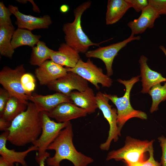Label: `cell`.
I'll return each instance as SVG.
<instances>
[{
    "mask_svg": "<svg viewBox=\"0 0 166 166\" xmlns=\"http://www.w3.org/2000/svg\"><path fill=\"white\" fill-rule=\"evenodd\" d=\"M81 59L78 53L66 43H62L57 51L54 50L50 60L63 66L73 68Z\"/></svg>",
    "mask_w": 166,
    "mask_h": 166,
    "instance_id": "obj_19",
    "label": "cell"
},
{
    "mask_svg": "<svg viewBox=\"0 0 166 166\" xmlns=\"http://www.w3.org/2000/svg\"><path fill=\"white\" fill-rule=\"evenodd\" d=\"M96 99L98 108L101 111L109 125L107 139L104 143L100 145L101 150L107 151L110 148L112 141L113 140L114 142H116L118 140V136L121 135L117 123V110L109 104V100L101 91L97 93Z\"/></svg>",
    "mask_w": 166,
    "mask_h": 166,
    "instance_id": "obj_9",
    "label": "cell"
},
{
    "mask_svg": "<svg viewBox=\"0 0 166 166\" xmlns=\"http://www.w3.org/2000/svg\"><path fill=\"white\" fill-rule=\"evenodd\" d=\"M140 76L133 77L128 80L118 79L117 81L125 86V91L124 95L118 97L116 95L107 94L105 93V96L110 100L116 106L117 110V123L119 131L121 130L126 122L129 119L134 117L146 120L147 115L141 111L134 109L130 103V97L131 89L136 82L139 81Z\"/></svg>",
    "mask_w": 166,
    "mask_h": 166,
    "instance_id": "obj_4",
    "label": "cell"
},
{
    "mask_svg": "<svg viewBox=\"0 0 166 166\" xmlns=\"http://www.w3.org/2000/svg\"><path fill=\"white\" fill-rule=\"evenodd\" d=\"M91 5V1H88L76 7L73 11L74 18L73 22L65 23L62 28L65 43L79 53H85L90 46H97L107 41L97 43H94L82 30L81 25L82 16L84 12L90 7Z\"/></svg>",
    "mask_w": 166,
    "mask_h": 166,
    "instance_id": "obj_3",
    "label": "cell"
},
{
    "mask_svg": "<svg viewBox=\"0 0 166 166\" xmlns=\"http://www.w3.org/2000/svg\"><path fill=\"white\" fill-rule=\"evenodd\" d=\"M131 8L134 9L137 12L142 11L149 5L148 0H126Z\"/></svg>",
    "mask_w": 166,
    "mask_h": 166,
    "instance_id": "obj_31",
    "label": "cell"
},
{
    "mask_svg": "<svg viewBox=\"0 0 166 166\" xmlns=\"http://www.w3.org/2000/svg\"><path fill=\"white\" fill-rule=\"evenodd\" d=\"M41 37L40 35L33 34L31 31L18 28L13 35L11 44L14 49L24 45L33 48L36 45Z\"/></svg>",
    "mask_w": 166,
    "mask_h": 166,
    "instance_id": "obj_22",
    "label": "cell"
},
{
    "mask_svg": "<svg viewBox=\"0 0 166 166\" xmlns=\"http://www.w3.org/2000/svg\"><path fill=\"white\" fill-rule=\"evenodd\" d=\"M140 39V36H135L134 34L131 33L128 38L122 41L88 51L85 53V56L88 58H97L101 60L105 65L107 75L110 77L113 74L112 64L118 52L129 42L136 40H139Z\"/></svg>",
    "mask_w": 166,
    "mask_h": 166,
    "instance_id": "obj_10",
    "label": "cell"
},
{
    "mask_svg": "<svg viewBox=\"0 0 166 166\" xmlns=\"http://www.w3.org/2000/svg\"><path fill=\"white\" fill-rule=\"evenodd\" d=\"M11 96L4 88H0V116L2 114L7 103Z\"/></svg>",
    "mask_w": 166,
    "mask_h": 166,
    "instance_id": "obj_32",
    "label": "cell"
},
{
    "mask_svg": "<svg viewBox=\"0 0 166 166\" xmlns=\"http://www.w3.org/2000/svg\"><path fill=\"white\" fill-rule=\"evenodd\" d=\"M158 140L162 151L160 163L161 166H166V137L161 135L158 137Z\"/></svg>",
    "mask_w": 166,
    "mask_h": 166,
    "instance_id": "obj_33",
    "label": "cell"
},
{
    "mask_svg": "<svg viewBox=\"0 0 166 166\" xmlns=\"http://www.w3.org/2000/svg\"><path fill=\"white\" fill-rule=\"evenodd\" d=\"M73 134L71 122L60 132L57 136L48 147L47 150H54V155L46 160L49 166H60L61 162L67 160L74 166H87L93 162L92 158L78 151L73 142Z\"/></svg>",
    "mask_w": 166,
    "mask_h": 166,
    "instance_id": "obj_2",
    "label": "cell"
},
{
    "mask_svg": "<svg viewBox=\"0 0 166 166\" xmlns=\"http://www.w3.org/2000/svg\"><path fill=\"white\" fill-rule=\"evenodd\" d=\"M11 122L0 118V130L4 132L8 130L10 126Z\"/></svg>",
    "mask_w": 166,
    "mask_h": 166,
    "instance_id": "obj_34",
    "label": "cell"
},
{
    "mask_svg": "<svg viewBox=\"0 0 166 166\" xmlns=\"http://www.w3.org/2000/svg\"><path fill=\"white\" fill-rule=\"evenodd\" d=\"M151 97L152 103L150 112L152 113L158 109L159 104L166 100V82L163 86L160 83L153 86L148 93Z\"/></svg>",
    "mask_w": 166,
    "mask_h": 166,
    "instance_id": "obj_26",
    "label": "cell"
},
{
    "mask_svg": "<svg viewBox=\"0 0 166 166\" xmlns=\"http://www.w3.org/2000/svg\"><path fill=\"white\" fill-rule=\"evenodd\" d=\"M67 72L75 73L90 82L99 90L100 84L102 87H109L113 82L112 79L107 74L104 73L102 69L95 65L90 59L86 62L80 59L73 68H67Z\"/></svg>",
    "mask_w": 166,
    "mask_h": 166,
    "instance_id": "obj_8",
    "label": "cell"
},
{
    "mask_svg": "<svg viewBox=\"0 0 166 166\" xmlns=\"http://www.w3.org/2000/svg\"><path fill=\"white\" fill-rule=\"evenodd\" d=\"M53 50L49 48L43 41H39L32 48L29 62L32 65H40L45 61L50 59Z\"/></svg>",
    "mask_w": 166,
    "mask_h": 166,
    "instance_id": "obj_25",
    "label": "cell"
},
{
    "mask_svg": "<svg viewBox=\"0 0 166 166\" xmlns=\"http://www.w3.org/2000/svg\"><path fill=\"white\" fill-rule=\"evenodd\" d=\"M28 104L22 102L16 97L11 96L0 118L11 122L16 117L26 109Z\"/></svg>",
    "mask_w": 166,
    "mask_h": 166,
    "instance_id": "obj_24",
    "label": "cell"
},
{
    "mask_svg": "<svg viewBox=\"0 0 166 166\" xmlns=\"http://www.w3.org/2000/svg\"><path fill=\"white\" fill-rule=\"evenodd\" d=\"M88 81L77 74L68 72L64 76L47 85L51 90L69 96L74 90L81 92L89 87Z\"/></svg>",
    "mask_w": 166,
    "mask_h": 166,
    "instance_id": "obj_11",
    "label": "cell"
},
{
    "mask_svg": "<svg viewBox=\"0 0 166 166\" xmlns=\"http://www.w3.org/2000/svg\"><path fill=\"white\" fill-rule=\"evenodd\" d=\"M29 100L34 104L40 112H49L63 103H73L69 96L58 92L45 95L34 93Z\"/></svg>",
    "mask_w": 166,
    "mask_h": 166,
    "instance_id": "obj_16",
    "label": "cell"
},
{
    "mask_svg": "<svg viewBox=\"0 0 166 166\" xmlns=\"http://www.w3.org/2000/svg\"><path fill=\"white\" fill-rule=\"evenodd\" d=\"M15 31L13 25L0 26V53L10 59L14 52L11 41Z\"/></svg>",
    "mask_w": 166,
    "mask_h": 166,
    "instance_id": "obj_23",
    "label": "cell"
},
{
    "mask_svg": "<svg viewBox=\"0 0 166 166\" xmlns=\"http://www.w3.org/2000/svg\"><path fill=\"white\" fill-rule=\"evenodd\" d=\"M69 10V7L66 4H63L60 7V12L63 13H65L67 12Z\"/></svg>",
    "mask_w": 166,
    "mask_h": 166,
    "instance_id": "obj_35",
    "label": "cell"
},
{
    "mask_svg": "<svg viewBox=\"0 0 166 166\" xmlns=\"http://www.w3.org/2000/svg\"><path fill=\"white\" fill-rule=\"evenodd\" d=\"M149 5L154 8L159 14L166 15V0H148Z\"/></svg>",
    "mask_w": 166,
    "mask_h": 166,
    "instance_id": "obj_30",
    "label": "cell"
},
{
    "mask_svg": "<svg viewBox=\"0 0 166 166\" xmlns=\"http://www.w3.org/2000/svg\"><path fill=\"white\" fill-rule=\"evenodd\" d=\"M147 58L142 55L139 60L142 88L140 92L148 93L154 86L166 81V79L160 73L152 70L147 64Z\"/></svg>",
    "mask_w": 166,
    "mask_h": 166,
    "instance_id": "obj_18",
    "label": "cell"
},
{
    "mask_svg": "<svg viewBox=\"0 0 166 166\" xmlns=\"http://www.w3.org/2000/svg\"><path fill=\"white\" fill-rule=\"evenodd\" d=\"M8 130L7 141L13 145L23 146L32 144L42 132L41 112L33 102L29 103L26 109L11 121Z\"/></svg>",
    "mask_w": 166,
    "mask_h": 166,
    "instance_id": "obj_1",
    "label": "cell"
},
{
    "mask_svg": "<svg viewBox=\"0 0 166 166\" xmlns=\"http://www.w3.org/2000/svg\"><path fill=\"white\" fill-rule=\"evenodd\" d=\"M21 82L22 88L27 93L29 98L36 87L35 78L31 73L26 72L21 77Z\"/></svg>",
    "mask_w": 166,
    "mask_h": 166,
    "instance_id": "obj_27",
    "label": "cell"
},
{
    "mask_svg": "<svg viewBox=\"0 0 166 166\" xmlns=\"http://www.w3.org/2000/svg\"><path fill=\"white\" fill-rule=\"evenodd\" d=\"M25 73L23 64L18 65L14 69L5 66L0 72V84L11 96L28 104L29 97L23 89L21 82V77Z\"/></svg>",
    "mask_w": 166,
    "mask_h": 166,
    "instance_id": "obj_7",
    "label": "cell"
},
{
    "mask_svg": "<svg viewBox=\"0 0 166 166\" xmlns=\"http://www.w3.org/2000/svg\"><path fill=\"white\" fill-rule=\"evenodd\" d=\"M159 48L163 51L166 57V49L165 48L163 45L160 46Z\"/></svg>",
    "mask_w": 166,
    "mask_h": 166,
    "instance_id": "obj_38",
    "label": "cell"
},
{
    "mask_svg": "<svg viewBox=\"0 0 166 166\" xmlns=\"http://www.w3.org/2000/svg\"><path fill=\"white\" fill-rule=\"evenodd\" d=\"M12 14V12L5 6L3 2H0V26L13 25L10 18Z\"/></svg>",
    "mask_w": 166,
    "mask_h": 166,
    "instance_id": "obj_28",
    "label": "cell"
},
{
    "mask_svg": "<svg viewBox=\"0 0 166 166\" xmlns=\"http://www.w3.org/2000/svg\"><path fill=\"white\" fill-rule=\"evenodd\" d=\"M50 118L58 122L62 123L85 117L87 114L84 109L71 102L61 103L50 111L47 112Z\"/></svg>",
    "mask_w": 166,
    "mask_h": 166,
    "instance_id": "obj_14",
    "label": "cell"
},
{
    "mask_svg": "<svg viewBox=\"0 0 166 166\" xmlns=\"http://www.w3.org/2000/svg\"><path fill=\"white\" fill-rule=\"evenodd\" d=\"M148 152L149 154V157L147 160L127 165V166H161L160 163L156 160L154 158L153 145L151 147Z\"/></svg>",
    "mask_w": 166,
    "mask_h": 166,
    "instance_id": "obj_29",
    "label": "cell"
},
{
    "mask_svg": "<svg viewBox=\"0 0 166 166\" xmlns=\"http://www.w3.org/2000/svg\"><path fill=\"white\" fill-rule=\"evenodd\" d=\"M42 131L39 138L32 143L38 148L35 159L37 162L44 157L48 158L50 154L46 150L49 146L61 131L66 127L70 121L56 122L50 119L46 112H41Z\"/></svg>",
    "mask_w": 166,
    "mask_h": 166,
    "instance_id": "obj_6",
    "label": "cell"
},
{
    "mask_svg": "<svg viewBox=\"0 0 166 166\" xmlns=\"http://www.w3.org/2000/svg\"><path fill=\"white\" fill-rule=\"evenodd\" d=\"M131 8L126 0H109L105 15L106 24L112 25L120 20Z\"/></svg>",
    "mask_w": 166,
    "mask_h": 166,
    "instance_id": "obj_21",
    "label": "cell"
},
{
    "mask_svg": "<svg viewBox=\"0 0 166 166\" xmlns=\"http://www.w3.org/2000/svg\"><path fill=\"white\" fill-rule=\"evenodd\" d=\"M48 158L44 157L37 162L39 164V166H45V161Z\"/></svg>",
    "mask_w": 166,
    "mask_h": 166,
    "instance_id": "obj_36",
    "label": "cell"
},
{
    "mask_svg": "<svg viewBox=\"0 0 166 166\" xmlns=\"http://www.w3.org/2000/svg\"><path fill=\"white\" fill-rule=\"evenodd\" d=\"M9 134L8 130L4 131L0 135V154L10 166H14L15 163L21 164L22 166H27L25 158L28 154L33 151H37L38 148L32 145L27 150L22 152L15 151L8 148L6 146Z\"/></svg>",
    "mask_w": 166,
    "mask_h": 166,
    "instance_id": "obj_15",
    "label": "cell"
},
{
    "mask_svg": "<svg viewBox=\"0 0 166 166\" xmlns=\"http://www.w3.org/2000/svg\"><path fill=\"white\" fill-rule=\"evenodd\" d=\"M8 8L16 17L15 24L18 28L30 31L35 29H46L48 28L52 23L51 18L48 15L37 17L22 13L17 6L10 5Z\"/></svg>",
    "mask_w": 166,
    "mask_h": 166,
    "instance_id": "obj_12",
    "label": "cell"
},
{
    "mask_svg": "<svg viewBox=\"0 0 166 166\" xmlns=\"http://www.w3.org/2000/svg\"><path fill=\"white\" fill-rule=\"evenodd\" d=\"M160 16L157 11L149 5L141 11L138 18L130 21L127 25L131 30L132 33L134 35L141 34L147 28H152L155 21Z\"/></svg>",
    "mask_w": 166,
    "mask_h": 166,
    "instance_id": "obj_17",
    "label": "cell"
},
{
    "mask_svg": "<svg viewBox=\"0 0 166 166\" xmlns=\"http://www.w3.org/2000/svg\"><path fill=\"white\" fill-rule=\"evenodd\" d=\"M0 166H10L1 156L0 157Z\"/></svg>",
    "mask_w": 166,
    "mask_h": 166,
    "instance_id": "obj_37",
    "label": "cell"
},
{
    "mask_svg": "<svg viewBox=\"0 0 166 166\" xmlns=\"http://www.w3.org/2000/svg\"><path fill=\"white\" fill-rule=\"evenodd\" d=\"M68 72L66 68L47 60L35 70V74L40 85H47L52 81L65 75Z\"/></svg>",
    "mask_w": 166,
    "mask_h": 166,
    "instance_id": "obj_13",
    "label": "cell"
},
{
    "mask_svg": "<svg viewBox=\"0 0 166 166\" xmlns=\"http://www.w3.org/2000/svg\"><path fill=\"white\" fill-rule=\"evenodd\" d=\"M69 96L73 104L85 110L88 114L94 113L98 108L96 95L93 89L89 87L83 91H73Z\"/></svg>",
    "mask_w": 166,
    "mask_h": 166,
    "instance_id": "obj_20",
    "label": "cell"
},
{
    "mask_svg": "<svg viewBox=\"0 0 166 166\" xmlns=\"http://www.w3.org/2000/svg\"><path fill=\"white\" fill-rule=\"evenodd\" d=\"M154 141V140H141L127 136L124 145L118 149L109 152L106 160H122L127 164L142 161L145 160V153L148 152Z\"/></svg>",
    "mask_w": 166,
    "mask_h": 166,
    "instance_id": "obj_5",
    "label": "cell"
}]
</instances>
